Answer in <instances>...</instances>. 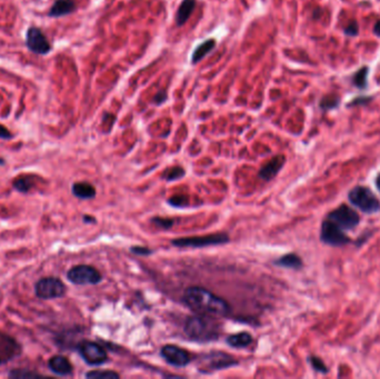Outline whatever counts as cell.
Instances as JSON below:
<instances>
[{"label": "cell", "mask_w": 380, "mask_h": 379, "mask_svg": "<svg viewBox=\"0 0 380 379\" xmlns=\"http://www.w3.org/2000/svg\"><path fill=\"white\" fill-rule=\"evenodd\" d=\"M182 301L191 310L198 312L199 315L210 317H225L230 314L231 307L229 302L224 298L215 295L214 292L204 287L191 286L187 288Z\"/></svg>", "instance_id": "cell-1"}, {"label": "cell", "mask_w": 380, "mask_h": 379, "mask_svg": "<svg viewBox=\"0 0 380 379\" xmlns=\"http://www.w3.org/2000/svg\"><path fill=\"white\" fill-rule=\"evenodd\" d=\"M185 332L191 340L197 342H208L217 340L220 336V329L210 316H192L187 318Z\"/></svg>", "instance_id": "cell-2"}, {"label": "cell", "mask_w": 380, "mask_h": 379, "mask_svg": "<svg viewBox=\"0 0 380 379\" xmlns=\"http://www.w3.org/2000/svg\"><path fill=\"white\" fill-rule=\"evenodd\" d=\"M348 200L364 214H374L380 210V201L372 191L364 186H356L349 191Z\"/></svg>", "instance_id": "cell-3"}, {"label": "cell", "mask_w": 380, "mask_h": 379, "mask_svg": "<svg viewBox=\"0 0 380 379\" xmlns=\"http://www.w3.org/2000/svg\"><path fill=\"white\" fill-rule=\"evenodd\" d=\"M229 242V236L225 232H217L207 236L185 237L171 240V245L180 248H204V247L225 245Z\"/></svg>", "instance_id": "cell-4"}, {"label": "cell", "mask_w": 380, "mask_h": 379, "mask_svg": "<svg viewBox=\"0 0 380 379\" xmlns=\"http://www.w3.org/2000/svg\"><path fill=\"white\" fill-rule=\"evenodd\" d=\"M67 287L62 279L57 277H44L35 285V294L40 299L49 300L62 298L66 295Z\"/></svg>", "instance_id": "cell-5"}, {"label": "cell", "mask_w": 380, "mask_h": 379, "mask_svg": "<svg viewBox=\"0 0 380 379\" xmlns=\"http://www.w3.org/2000/svg\"><path fill=\"white\" fill-rule=\"evenodd\" d=\"M320 240L328 246L340 247L350 244L351 239L340 227L330 219L326 218L322 221L320 228Z\"/></svg>", "instance_id": "cell-6"}, {"label": "cell", "mask_w": 380, "mask_h": 379, "mask_svg": "<svg viewBox=\"0 0 380 379\" xmlns=\"http://www.w3.org/2000/svg\"><path fill=\"white\" fill-rule=\"evenodd\" d=\"M67 278L75 285H97L103 280V276L93 266L77 265L70 268Z\"/></svg>", "instance_id": "cell-7"}, {"label": "cell", "mask_w": 380, "mask_h": 379, "mask_svg": "<svg viewBox=\"0 0 380 379\" xmlns=\"http://www.w3.org/2000/svg\"><path fill=\"white\" fill-rule=\"evenodd\" d=\"M77 350L85 362L90 366H100L108 360L107 351L97 342L83 340L77 345Z\"/></svg>", "instance_id": "cell-8"}, {"label": "cell", "mask_w": 380, "mask_h": 379, "mask_svg": "<svg viewBox=\"0 0 380 379\" xmlns=\"http://www.w3.org/2000/svg\"><path fill=\"white\" fill-rule=\"evenodd\" d=\"M327 218L335 222L343 230H351L359 225L360 217L351 207L347 205H340L327 215Z\"/></svg>", "instance_id": "cell-9"}, {"label": "cell", "mask_w": 380, "mask_h": 379, "mask_svg": "<svg viewBox=\"0 0 380 379\" xmlns=\"http://www.w3.org/2000/svg\"><path fill=\"white\" fill-rule=\"evenodd\" d=\"M26 46L30 52L45 56L52 52V45L45 34L37 27H30L26 34Z\"/></svg>", "instance_id": "cell-10"}, {"label": "cell", "mask_w": 380, "mask_h": 379, "mask_svg": "<svg viewBox=\"0 0 380 379\" xmlns=\"http://www.w3.org/2000/svg\"><path fill=\"white\" fill-rule=\"evenodd\" d=\"M23 353V347L14 337L0 330V366Z\"/></svg>", "instance_id": "cell-11"}, {"label": "cell", "mask_w": 380, "mask_h": 379, "mask_svg": "<svg viewBox=\"0 0 380 379\" xmlns=\"http://www.w3.org/2000/svg\"><path fill=\"white\" fill-rule=\"evenodd\" d=\"M201 363H204L206 368L212 370H220L225 368L234 367L238 365V360L230 355L222 351H211L207 355L202 356Z\"/></svg>", "instance_id": "cell-12"}, {"label": "cell", "mask_w": 380, "mask_h": 379, "mask_svg": "<svg viewBox=\"0 0 380 379\" xmlns=\"http://www.w3.org/2000/svg\"><path fill=\"white\" fill-rule=\"evenodd\" d=\"M160 355L174 367H185L191 361L189 352L176 345H165L160 349Z\"/></svg>", "instance_id": "cell-13"}, {"label": "cell", "mask_w": 380, "mask_h": 379, "mask_svg": "<svg viewBox=\"0 0 380 379\" xmlns=\"http://www.w3.org/2000/svg\"><path fill=\"white\" fill-rule=\"evenodd\" d=\"M286 163V157L283 155L275 156L272 159H270L268 163L263 165L259 170V177L265 181H269L275 178L277 174L279 173L281 168Z\"/></svg>", "instance_id": "cell-14"}, {"label": "cell", "mask_w": 380, "mask_h": 379, "mask_svg": "<svg viewBox=\"0 0 380 379\" xmlns=\"http://www.w3.org/2000/svg\"><path fill=\"white\" fill-rule=\"evenodd\" d=\"M48 368L57 376H70L73 373V365L68 360V358L62 355H56L52 357L48 361Z\"/></svg>", "instance_id": "cell-15"}, {"label": "cell", "mask_w": 380, "mask_h": 379, "mask_svg": "<svg viewBox=\"0 0 380 379\" xmlns=\"http://www.w3.org/2000/svg\"><path fill=\"white\" fill-rule=\"evenodd\" d=\"M77 6L74 0H56L53 7L50 8L48 16L53 18H59L73 14Z\"/></svg>", "instance_id": "cell-16"}, {"label": "cell", "mask_w": 380, "mask_h": 379, "mask_svg": "<svg viewBox=\"0 0 380 379\" xmlns=\"http://www.w3.org/2000/svg\"><path fill=\"white\" fill-rule=\"evenodd\" d=\"M196 5H197L196 0H182L176 14L177 26L181 27V26H184L187 22H188L190 15L196 8Z\"/></svg>", "instance_id": "cell-17"}, {"label": "cell", "mask_w": 380, "mask_h": 379, "mask_svg": "<svg viewBox=\"0 0 380 379\" xmlns=\"http://www.w3.org/2000/svg\"><path fill=\"white\" fill-rule=\"evenodd\" d=\"M72 191L74 196L77 197L79 199L88 200L93 199L96 196V188L94 185H91L87 181H79V183H75L72 187Z\"/></svg>", "instance_id": "cell-18"}, {"label": "cell", "mask_w": 380, "mask_h": 379, "mask_svg": "<svg viewBox=\"0 0 380 379\" xmlns=\"http://www.w3.org/2000/svg\"><path fill=\"white\" fill-rule=\"evenodd\" d=\"M273 264H275L276 266L282 267V268H288V269H293V270L301 269L303 266L302 259L297 254H293V252L281 256L280 258H278L273 261Z\"/></svg>", "instance_id": "cell-19"}, {"label": "cell", "mask_w": 380, "mask_h": 379, "mask_svg": "<svg viewBox=\"0 0 380 379\" xmlns=\"http://www.w3.org/2000/svg\"><path fill=\"white\" fill-rule=\"evenodd\" d=\"M252 340V336L247 331L234 333V335H230L226 338V342L232 348H246L251 345Z\"/></svg>", "instance_id": "cell-20"}, {"label": "cell", "mask_w": 380, "mask_h": 379, "mask_svg": "<svg viewBox=\"0 0 380 379\" xmlns=\"http://www.w3.org/2000/svg\"><path fill=\"white\" fill-rule=\"evenodd\" d=\"M215 47H216V42L214 39H208V40H206V42L201 43L200 45L197 46L194 54H192L191 63L194 65L199 63L200 60L204 59L207 55L211 53L212 50L215 49Z\"/></svg>", "instance_id": "cell-21"}, {"label": "cell", "mask_w": 380, "mask_h": 379, "mask_svg": "<svg viewBox=\"0 0 380 379\" xmlns=\"http://www.w3.org/2000/svg\"><path fill=\"white\" fill-rule=\"evenodd\" d=\"M35 178H36V176L34 175L19 177V178L14 180V188L18 190L19 193L27 194L28 191L33 189L35 184H36L35 183Z\"/></svg>", "instance_id": "cell-22"}, {"label": "cell", "mask_w": 380, "mask_h": 379, "mask_svg": "<svg viewBox=\"0 0 380 379\" xmlns=\"http://www.w3.org/2000/svg\"><path fill=\"white\" fill-rule=\"evenodd\" d=\"M368 75H369V67L368 66H362L360 69H358L354 75L352 76V84L356 86L358 89H366L368 86Z\"/></svg>", "instance_id": "cell-23"}, {"label": "cell", "mask_w": 380, "mask_h": 379, "mask_svg": "<svg viewBox=\"0 0 380 379\" xmlns=\"http://www.w3.org/2000/svg\"><path fill=\"white\" fill-rule=\"evenodd\" d=\"M341 103V99L339 96L331 94V95H327L325 97H322L320 103H319V107H320L321 110L327 111V110H332L339 107V105Z\"/></svg>", "instance_id": "cell-24"}, {"label": "cell", "mask_w": 380, "mask_h": 379, "mask_svg": "<svg viewBox=\"0 0 380 379\" xmlns=\"http://www.w3.org/2000/svg\"><path fill=\"white\" fill-rule=\"evenodd\" d=\"M120 376L114 370H91L86 373V378L90 379H118Z\"/></svg>", "instance_id": "cell-25"}, {"label": "cell", "mask_w": 380, "mask_h": 379, "mask_svg": "<svg viewBox=\"0 0 380 379\" xmlns=\"http://www.w3.org/2000/svg\"><path fill=\"white\" fill-rule=\"evenodd\" d=\"M9 378H15V379H30V378H40L43 377V375H40L38 372H35L28 369H13L10 370L8 373Z\"/></svg>", "instance_id": "cell-26"}, {"label": "cell", "mask_w": 380, "mask_h": 379, "mask_svg": "<svg viewBox=\"0 0 380 379\" xmlns=\"http://www.w3.org/2000/svg\"><path fill=\"white\" fill-rule=\"evenodd\" d=\"M184 176H185V169L182 168V167H179V166L172 167V168L168 169L164 174V177H165V179L167 181L178 180V179L181 178V177H184Z\"/></svg>", "instance_id": "cell-27"}, {"label": "cell", "mask_w": 380, "mask_h": 379, "mask_svg": "<svg viewBox=\"0 0 380 379\" xmlns=\"http://www.w3.org/2000/svg\"><path fill=\"white\" fill-rule=\"evenodd\" d=\"M308 361L313 368V370H316L320 373H328L329 368L326 366V363L322 361L321 358L312 355L308 357Z\"/></svg>", "instance_id": "cell-28"}, {"label": "cell", "mask_w": 380, "mask_h": 379, "mask_svg": "<svg viewBox=\"0 0 380 379\" xmlns=\"http://www.w3.org/2000/svg\"><path fill=\"white\" fill-rule=\"evenodd\" d=\"M372 96H359V97L353 98L350 103L348 104V107H360V106H366L370 102H372Z\"/></svg>", "instance_id": "cell-29"}, {"label": "cell", "mask_w": 380, "mask_h": 379, "mask_svg": "<svg viewBox=\"0 0 380 379\" xmlns=\"http://www.w3.org/2000/svg\"><path fill=\"white\" fill-rule=\"evenodd\" d=\"M151 221H153L157 227H159V228H161V229H169L170 227L175 225L174 219L160 218V217H155V218L151 219Z\"/></svg>", "instance_id": "cell-30"}, {"label": "cell", "mask_w": 380, "mask_h": 379, "mask_svg": "<svg viewBox=\"0 0 380 379\" xmlns=\"http://www.w3.org/2000/svg\"><path fill=\"white\" fill-rule=\"evenodd\" d=\"M343 33L349 37H357L359 34V25L356 20H351L343 29Z\"/></svg>", "instance_id": "cell-31"}, {"label": "cell", "mask_w": 380, "mask_h": 379, "mask_svg": "<svg viewBox=\"0 0 380 379\" xmlns=\"http://www.w3.org/2000/svg\"><path fill=\"white\" fill-rule=\"evenodd\" d=\"M169 204L175 207H178V208H181V207L188 206V199H187V197L185 196H175L169 199Z\"/></svg>", "instance_id": "cell-32"}, {"label": "cell", "mask_w": 380, "mask_h": 379, "mask_svg": "<svg viewBox=\"0 0 380 379\" xmlns=\"http://www.w3.org/2000/svg\"><path fill=\"white\" fill-rule=\"evenodd\" d=\"M130 251L134 252L135 255H138V256H149V255L153 254V250L148 248V247H145V246H134L130 248Z\"/></svg>", "instance_id": "cell-33"}, {"label": "cell", "mask_w": 380, "mask_h": 379, "mask_svg": "<svg viewBox=\"0 0 380 379\" xmlns=\"http://www.w3.org/2000/svg\"><path fill=\"white\" fill-rule=\"evenodd\" d=\"M166 100H167V93H166V90H160V92L157 93V95L155 96L154 103L157 106H159L161 104H164L166 102Z\"/></svg>", "instance_id": "cell-34"}, {"label": "cell", "mask_w": 380, "mask_h": 379, "mask_svg": "<svg viewBox=\"0 0 380 379\" xmlns=\"http://www.w3.org/2000/svg\"><path fill=\"white\" fill-rule=\"evenodd\" d=\"M14 137V135L10 133V130H8L4 125L0 124V139H5V140H9Z\"/></svg>", "instance_id": "cell-35"}, {"label": "cell", "mask_w": 380, "mask_h": 379, "mask_svg": "<svg viewBox=\"0 0 380 379\" xmlns=\"http://www.w3.org/2000/svg\"><path fill=\"white\" fill-rule=\"evenodd\" d=\"M372 30H373V34L376 35L377 37L380 38V19L377 20L376 24L373 25V29Z\"/></svg>", "instance_id": "cell-36"}, {"label": "cell", "mask_w": 380, "mask_h": 379, "mask_svg": "<svg viewBox=\"0 0 380 379\" xmlns=\"http://www.w3.org/2000/svg\"><path fill=\"white\" fill-rule=\"evenodd\" d=\"M84 221L85 222H89V224H93V222L95 224V222H96L94 217H90V216H84Z\"/></svg>", "instance_id": "cell-37"}, {"label": "cell", "mask_w": 380, "mask_h": 379, "mask_svg": "<svg viewBox=\"0 0 380 379\" xmlns=\"http://www.w3.org/2000/svg\"><path fill=\"white\" fill-rule=\"evenodd\" d=\"M376 187H377V189L380 191V173L378 174L377 178H376Z\"/></svg>", "instance_id": "cell-38"}, {"label": "cell", "mask_w": 380, "mask_h": 379, "mask_svg": "<svg viewBox=\"0 0 380 379\" xmlns=\"http://www.w3.org/2000/svg\"><path fill=\"white\" fill-rule=\"evenodd\" d=\"M5 164H6V160H5V159L2 158V157H0V166H3V165H5Z\"/></svg>", "instance_id": "cell-39"}]
</instances>
